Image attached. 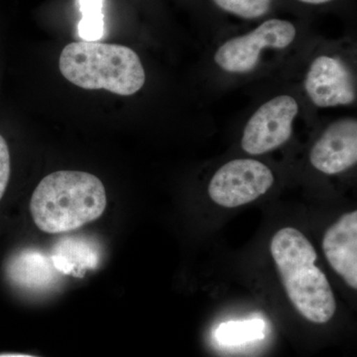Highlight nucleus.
I'll list each match as a JSON object with an SVG mask.
<instances>
[{
    "label": "nucleus",
    "mask_w": 357,
    "mask_h": 357,
    "mask_svg": "<svg viewBox=\"0 0 357 357\" xmlns=\"http://www.w3.org/2000/svg\"><path fill=\"white\" fill-rule=\"evenodd\" d=\"M7 275L20 288L43 291L55 286L61 273L54 266L50 255L27 249L11 258L7 265Z\"/></svg>",
    "instance_id": "9d476101"
},
{
    "label": "nucleus",
    "mask_w": 357,
    "mask_h": 357,
    "mask_svg": "<svg viewBox=\"0 0 357 357\" xmlns=\"http://www.w3.org/2000/svg\"><path fill=\"white\" fill-rule=\"evenodd\" d=\"M264 335L265 323L259 319L223 323L215 332L218 342L225 347H239L262 340Z\"/></svg>",
    "instance_id": "f8f14e48"
},
{
    "label": "nucleus",
    "mask_w": 357,
    "mask_h": 357,
    "mask_svg": "<svg viewBox=\"0 0 357 357\" xmlns=\"http://www.w3.org/2000/svg\"><path fill=\"white\" fill-rule=\"evenodd\" d=\"M59 68L66 79L84 89L132 96L146 81L139 56L122 45L73 42L63 49Z\"/></svg>",
    "instance_id": "7ed1b4c3"
},
{
    "label": "nucleus",
    "mask_w": 357,
    "mask_h": 357,
    "mask_svg": "<svg viewBox=\"0 0 357 357\" xmlns=\"http://www.w3.org/2000/svg\"><path fill=\"white\" fill-rule=\"evenodd\" d=\"M82 20L79 23V35L84 41L96 42L105 36L103 0H79Z\"/></svg>",
    "instance_id": "ddd939ff"
},
{
    "label": "nucleus",
    "mask_w": 357,
    "mask_h": 357,
    "mask_svg": "<svg viewBox=\"0 0 357 357\" xmlns=\"http://www.w3.org/2000/svg\"><path fill=\"white\" fill-rule=\"evenodd\" d=\"M107 208V192L93 174L59 171L46 176L32 195L35 225L48 234L76 230L98 220Z\"/></svg>",
    "instance_id": "f257e3e1"
},
{
    "label": "nucleus",
    "mask_w": 357,
    "mask_h": 357,
    "mask_svg": "<svg viewBox=\"0 0 357 357\" xmlns=\"http://www.w3.org/2000/svg\"><path fill=\"white\" fill-rule=\"evenodd\" d=\"M296 35L297 29L290 21H265L253 31L225 42L215 52V64L230 74H248L257 67L263 50L287 48Z\"/></svg>",
    "instance_id": "20e7f679"
},
{
    "label": "nucleus",
    "mask_w": 357,
    "mask_h": 357,
    "mask_svg": "<svg viewBox=\"0 0 357 357\" xmlns=\"http://www.w3.org/2000/svg\"><path fill=\"white\" fill-rule=\"evenodd\" d=\"M272 257L293 306L307 321L326 324L337 311V302L325 273L316 266L317 252L300 230L285 227L270 245Z\"/></svg>",
    "instance_id": "f03ea898"
},
{
    "label": "nucleus",
    "mask_w": 357,
    "mask_h": 357,
    "mask_svg": "<svg viewBox=\"0 0 357 357\" xmlns=\"http://www.w3.org/2000/svg\"><path fill=\"white\" fill-rule=\"evenodd\" d=\"M310 161L326 175H337L357 162V121L342 119L333 122L312 145Z\"/></svg>",
    "instance_id": "6e6552de"
},
{
    "label": "nucleus",
    "mask_w": 357,
    "mask_h": 357,
    "mask_svg": "<svg viewBox=\"0 0 357 357\" xmlns=\"http://www.w3.org/2000/svg\"><path fill=\"white\" fill-rule=\"evenodd\" d=\"M305 91L316 107H335L356 102L354 77L344 61L319 56L312 61L305 79Z\"/></svg>",
    "instance_id": "0eeeda50"
},
{
    "label": "nucleus",
    "mask_w": 357,
    "mask_h": 357,
    "mask_svg": "<svg viewBox=\"0 0 357 357\" xmlns=\"http://www.w3.org/2000/svg\"><path fill=\"white\" fill-rule=\"evenodd\" d=\"M0 357H37V356H28V354H0Z\"/></svg>",
    "instance_id": "f3484780"
},
{
    "label": "nucleus",
    "mask_w": 357,
    "mask_h": 357,
    "mask_svg": "<svg viewBox=\"0 0 357 357\" xmlns=\"http://www.w3.org/2000/svg\"><path fill=\"white\" fill-rule=\"evenodd\" d=\"M273 0H213V3L227 13L244 20H256L268 13Z\"/></svg>",
    "instance_id": "4468645a"
},
{
    "label": "nucleus",
    "mask_w": 357,
    "mask_h": 357,
    "mask_svg": "<svg viewBox=\"0 0 357 357\" xmlns=\"http://www.w3.org/2000/svg\"><path fill=\"white\" fill-rule=\"evenodd\" d=\"M298 1L303 2V3L318 6V4L326 3V2L332 1V0H298Z\"/></svg>",
    "instance_id": "dca6fc26"
},
{
    "label": "nucleus",
    "mask_w": 357,
    "mask_h": 357,
    "mask_svg": "<svg viewBox=\"0 0 357 357\" xmlns=\"http://www.w3.org/2000/svg\"><path fill=\"white\" fill-rule=\"evenodd\" d=\"M323 249L333 269L357 289V211L344 213L324 236Z\"/></svg>",
    "instance_id": "1a4fd4ad"
},
{
    "label": "nucleus",
    "mask_w": 357,
    "mask_h": 357,
    "mask_svg": "<svg viewBox=\"0 0 357 357\" xmlns=\"http://www.w3.org/2000/svg\"><path fill=\"white\" fill-rule=\"evenodd\" d=\"M10 178V154L6 139L0 135V199L3 197Z\"/></svg>",
    "instance_id": "2eb2a0df"
},
{
    "label": "nucleus",
    "mask_w": 357,
    "mask_h": 357,
    "mask_svg": "<svg viewBox=\"0 0 357 357\" xmlns=\"http://www.w3.org/2000/svg\"><path fill=\"white\" fill-rule=\"evenodd\" d=\"M50 257L61 274L83 277L86 271L98 266L100 250L89 237H62L54 246Z\"/></svg>",
    "instance_id": "9b49d317"
},
{
    "label": "nucleus",
    "mask_w": 357,
    "mask_h": 357,
    "mask_svg": "<svg viewBox=\"0 0 357 357\" xmlns=\"http://www.w3.org/2000/svg\"><path fill=\"white\" fill-rule=\"evenodd\" d=\"M299 103L289 95L275 96L263 103L243 129L241 147L246 153L262 155L285 144L293 132Z\"/></svg>",
    "instance_id": "423d86ee"
},
{
    "label": "nucleus",
    "mask_w": 357,
    "mask_h": 357,
    "mask_svg": "<svg viewBox=\"0 0 357 357\" xmlns=\"http://www.w3.org/2000/svg\"><path fill=\"white\" fill-rule=\"evenodd\" d=\"M274 175L269 167L255 159H234L220 167L208 184V196L223 208H237L269 191Z\"/></svg>",
    "instance_id": "39448f33"
}]
</instances>
